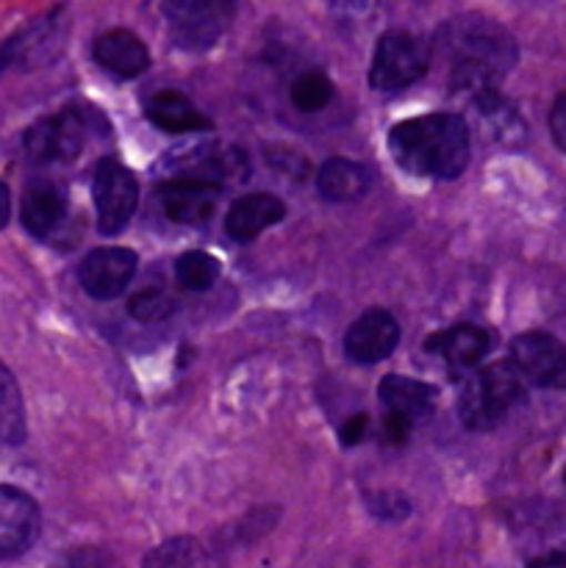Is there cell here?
<instances>
[{
  "label": "cell",
  "instance_id": "cell-9",
  "mask_svg": "<svg viewBox=\"0 0 566 568\" xmlns=\"http://www.w3.org/2000/svg\"><path fill=\"white\" fill-rule=\"evenodd\" d=\"M175 178H192V181L205 183H236L247 178V159L242 150L222 148V144H200L189 148L186 153H178L166 159Z\"/></svg>",
  "mask_w": 566,
  "mask_h": 568
},
{
  "label": "cell",
  "instance_id": "cell-8",
  "mask_svg": "<svg viewBox=\"0 0 566 568\" xmlns=\"http://www.w3.org/2000/svg\"><path fill=\"white\" fill-rule=\"evenodd\" d=\"M511 364L519 369L522 381L538 388H566V347L549 333H522L511 342Z\"/></svg>",
  "mask_w": 566,
  "mask_h": 568
},
{
  "label": "cell",
  "instance_id": "cell-10",
  "mask_svg": "<svg viewBox=\"0 0 566 568\" xmlns=\"http://www.w3.org/2000/svg\"><path fill=\"white\" fill-rule=\"evenodd\" d=\"M400 325L388 311L370 308L350 325L344 336V353L353 364H381L397 349Z\"/></svg>",
  "mask_w": 566,
  "mask_h": 568
},
{
  "label": "cell",
  "instance_id": "cell-19",
  "mask_svg": "<svg viewBox=\"0 0 566 568\" xmlns=\"http://www.w3.org/2000/svg\"><path fill=\"white\" fill-rule=\"evenodd\" d=\"M370 170L350 159H331L316 172V189L331 203H355L370 192Z\"/></svg>",
  "mask_w": 566,
  "mask_h": 568
},
{
  "label": "cell",
  "instance_id": "cell-6",
  "mask_svg": "<svg viewBox=\"0 0 566 568\" xmlns=\"http://www.w3.org/2000/svg\"><path fill=\"white\" fill-rule=\"evenodd\" d=\"M89 133H92V111L70 105L59 114L42 116V120L28 128L26 153L33 161H42V164L72 161L83 150Z\"/></svg>",
  "mask_w": 566,
  "mask_h": 568
},
{
  "label": "cell",
  "instance_id": "cell-15",
  "mask_svg": "<svg viewBox=\"0 0 566 568\" xmlns=\"http://www.w3.org/2000/svg\"><path fill=\"white\" fill-rule=\"evenodd\" d=\"M286 216V205L272 194H244L231 205L225 216L228 236L236 242H253L264 231Z\"/></svg>",
  "mask_w": 566,
  "mask_h": 568
},
{
  "label": "cell",
  "instance_id": "cell-1",
  "mask_svg": "<svg viewBox=\"0 0 566 568\" xmlns=\"http://www.w3.org/2000/svg\"><path fill=\"white\" fill-rule=\"evenodd\" d=\"M436 48L447 61L453 87L469 94L497 89L519 59L514 37L483 14H461L444 22L436 33Z\"/></svg>",
  "mask_w": 566,
  "mask_h": 568
},
{
  "label": "cell",
  "instance_id": "cell-27",
  "mask_svg": "<svg viewBox=\"0 0 566 568\" xmlns=\"http://www.w3.org/2000/svg\"><path fill=\"white\" fill-rule=\"evenodd\" d=\"M366 508L383 521H403L411 514V503L400 491L366 494Z\"/></svg>",
  "mask_w": 566,
  "mask_h": 568
},
{
  "label": "cell",
  "instance_id": "cell-35",
  "mask_svg": "<svg viewBox=\"0 0 566 568\" xmlns=\"http://www.w3.org/2000/svg\"><path fill=\"white\" fill-rule=\"evenodd\" d=\"M564 480H566V471H564Z\"/></svg>",
  "mask_w": 566,
  "mask_h": 568
},
{
  "label": "cell",
  "instance_id": "cell-5",
  "mask_svg": "<svg viewBox=\"0 0 566 568\" xmlns=\"http://www.w3.org/2000/svg\"><path fill=\"white\" fill-rule=\"evenodd\" d=\"M431 70V48L408 31H388L377 39L370 67V87L377 92H400L422 81Z\"/></svg>",
  "mask_w": 566,
  "mask_h": 568
},
{
  "label": "cell",
  "instance_id": "cell-20",
  "mask_svg": "<svg viewBox=\"0 0 566 568\" xmlns=\"http://www.w3.org/2000/svg\"><path fill=\"white\" fill-rule=\"evenodd\" d=\"M144 114L155 128L166 133H189V131H209L211 120L200 114L192 100L183 98L181 92H159L148 100Z\"/></svg>",
  "mask_w": 566,
  "mask_h": 568
},
{
  "label": "cell",
  "instance_id": "cell-30",
  "mask_svg": "<svg viewBox=\"0 0 566 568\" xmlns=\"http://www.w3.org/2000/svg\"><path fill=\"white\" fill-rule=\"evenodd\" d=\"M366 427H370V422H366L364 414H355L350 416L347 422H344L342 433H338V438H342V447H355V444L364 438Z\"/></svg>",
  "mask_w": 566,
  "mask_h": 568
},
{
  "label": "cell",
  "instance_id": "cell-33",
  "mask_svg": "<svg viewBox=\"0 0 566 568\" xmlns=\"http://www.w3.org/2000/svg\"><path fill=\"white\" fill-rule=\"evenodd\" d=\"M527 568H566V552H549L542 558L530 560Z\"/></svg>",
  "mask_w": 566,
  "mask_h": 568
},
{
  "label": "cell",
  "instance_id": "cell-26",
  "mask_svg": "<svg viewBox=\"0 0 566 568\" xmlns=\"http://www.w3.org/2000/svg\"><path fill=\"white\" fill-rule=\"evenodd\" d=\"M50 568H122L111 552L98 547H78L53 560Z\"/></svg>",
  "mask_w": 566,
  "mask_h": 568
},
{
  "label": "cell",
  "instance_id": "cell-7",
  "mask_svg": "<svg viewBox=\"0 0 566 568\" xmlns=\"http://www.w3.org/2000/svg\"><path fill=\"white\" fill-rule=\"evenodd\" d=\"M94 209H98V231L103 236H117L128 227L139 205V183L125 164L114 159L100 161L92 181Z\"/></svg>",
  "mask_w": 566,
  "mask_h": 568
},
{
  "label": "cell",
  "instance_id": "cell-28",
  "mask_svg": "<svg viewBox=\"0 0 566 568\" xmlns=\"http://www.w3.org/2000/svg\"><path fill=\"white\" fill-rule=\"evenodd\" d=\"M411 430H414V425H411L405 416L394 414V410H386V419H383V436H386L388 444H405L408 442Z\"/></svg>",
  "mask_w": 566,
  "mask_h": 568
},
{
  "label": "cell",
  "instance_id": "cell-11",
  "mask_svg": "<svg viewBox=\"0 0 566 568\" xmlns=\"http://www.w3.org/2000/svg\"><path fill=\"white\" fill-rule=\"evenodd\" d=\"M137 272V253L125 247H98L83 258L78 277L89 297L114 300L131 283Z\"/></svg>",
  "mask_w": 566,
  "mask_h": 568
},
{
  "label": "cell",
  "instance_id": "cell-16",
  "mask_svg": "<svg viewBox=\"0 0 566 568\" xmlns=\"http://www.w3.org/2000/svg\"><path fill=\"white\" fill-rule=\"evenodd\" d=\"M20 220L37 239H50L67 220V197L53 183H33L20 203Z\"/></svg>",
  "mask_w": 566,
  "mask_h": 568
},
{
  "label": "cell",
  "instance_id": "cell-24",
  "mask_svg": "<svg viewBox=\"0 0 566 568\" xmlns=\"http://www.w3.org/2000/svg\"><path fill=\"white\" fill-rule=\"evenodd\" d=\"M333 100V83L325 72L311 70L292 83V103L305 114L322 111Z\"/></svg>",
  "mask_w": 566,
  "mask_h": 568
},
{
  "label": "cell",
  "instance_id": "cell-4",
  "mask_svg": "<svg viewBox=\"0 0 566 568\" xmlns=\"http://www.w3.org/2000/svg\"><path fill=\"white\" fill-rule=\"evenodd\" d=\"M166 37L186 53L214 48L236 14V0H155Z\"/></svg>",
  "mask_w": 566,
  "mask_h": 568
},
{
  "label": "cell",
  "instance_id": "cell-25",
  "mask_svg": "<svg viewBox=\"0 0 566 568\" xmlns=\"http://www.w3.org/2000/svg\"><path fill=\"white\" fill-rule=\"evenodd\" d=\"M172 311H175V297L170 292H164L161 286L142 288V292H137L128 300V314L137 322H144V325L166 320Z\"/></svg>",
  "mask_w": 566,
  "mask_h": 568
},
{
  "label": "cell",
  "instance_id": "cell-21",
  "mask_svg": "<svg viewBox=\"0 0 566 568\" xmlns=\"http://www.w3.org/2000/svg\"><path fill=\"white\" fill-rule=\"evenodd\" d=\"M144 568H225V564L194 538H170L144 558Z\"/></svg>",
  "mask_w": 566,
  "mask_h": 568
},
{
  "label": "cell",
  "instance_id": "cell-18",
  "mask_svg": "<svg viewBox=\"0 0 566 568\" xmlns=\"http://www.w3.org/2000/svg\"><path fill=\"white\" fill-rule=\"evenodd\" d=\"M436 388L414 377L388 375L381 381V399L386 410L405 416L414 427L436 410Z\"/></svg>",
  "mask_w": 566,
  "mask_h": 568
},
{
  "label": "cell",
  "instance_id": "cell-22",
  "mask_svg": "<svg viewBox=\"0 0 566 568\" xmlns=\"http://www.w3.org/2000/svg\"><path fill=\"white\" fill-rule=\"evenodd\" d=\"M26 438V405L14 375L0 364V442L22 444Z\"/></svg>",
  "mask_w": 566,
  "mask_h": 568
},
{
  "label": "cell",
  "instance_id": "cell-31",
  "mask_svg": "<svg viewBox=\"0 0 566 568\" xmlns=\"http://www.w3.org/2000/svg\"><path fill=\"white\" fill-rule=\"evenodd\" d=\"M17 44H20V42H17V37L6 39V42L0 44V75H3L9 67L22 64V53H20V48H17Z\"/></svg>",
  "mask_w": 566,
  "mask_h": 568
},
{
  "label": "cell",
  "instance_id": "cell-3",
  "mask_svg": "<svg viewBox=\"0 0 566 568\" xmlns=\"http://www.w3.org/2000/svg\"><path fill=\"white\" fill-rule=\"evenodd\" d=\"M522 397V375L514 364H494L464 383L458 414L469 430L488 433L503 425Z\"/></svg>",
  "mask_w": 566,
  "mask_h": 568
},
{
  "label": "cell",
  "instance_id": "cell-2",
  "mask_svg": "<svg viewBox=\"0 0 566 568\" xmlns=\"http://www.w3.org/2000/svg\"><path fill=\"white\" fill-rule=\"evenodd\" d=\"M388 150L411 175L453 181L469 164V128L458 114L416 116L392 128Z\"/></svg>",
  "mask_w": 566,
  "mask_h": 568
},
{
  "label": "cell",
  "instance_id": "cell-34",
  "mask_svg": "<svg viewBox=\"0 0 566 568\" xmlns=\"http://www.w3.org/2000/svg\"><path fill=\"white\" fill-rule=\"evenodd\" d=\"M9 220H11V194L9 189H6V183L0 181V231L9 225Z\"/></svg>",
  "mask_w": 566,
  "mask_h": 568
},
{
  "label": "cell",
  "instance_id": "cell-14",
  "mask_svg": "<svg viewBox=\"0 0 566 568\" xmlns=\"http://www.w3.org/2000/svg\"><path fill=\"white\" fill-rule=\"evenodd\" d=\"M94 61L117 78H137L150 67V53L142 39L128 28H111L92 44Z\"/></svg>",
  "mask_w": 566,
  "mask_h": 568
},
{
  "label": "cell",
  "instance_id": "cell-32",
  "mask_svg": "<svg viewBox=\"0 0 566 568\" xmlns=\"http://www.w3.org/2000/svg\"><path fill=\"white\" fill-rule=\"evenodd\" d=\"M325 3L342 14H361V11H366L370 0H325Z\"/></svg>",
  "mask_w": 566,
  "mask_h": 568
},
{
  "label": "cell",
  "instance_id": "cell-12",
  "mask_svg": "<svg viewBox=\"0 0 566 568\" xmlns=\"http://www.w3.org/2000/svg\"><path fill=\"white\" fill-rule=\"evenodd\" d=\"M39 536V508L20 488L0 486V560L26 555Z\"/></svg>",
  "mask_w": 566,
  "mask_h": 568
},
{
  "label": "cell",
  "instance_id": "cell-17",
  "mask_svg": "<svg viewBox=\"0 0 566 568\" xmlns=\"http://www.w3.org/2000/svg\"><path fill=\"white\" fill-rule=\"evenodd\" d=\"M488 347H492V338H488V333L483 327L475 325H458L453 331L431 336L425 344V349H431L438 358L447 361L449 369L455 372L475 369L486 358Z\"/></svg>",
  "mask_w": 566,
  "mask_h": 568
},
{
  "label": "cell",
  "instance_id": "cell-13",
  "mask_svg": "<svg viewBox=\"0 0 566 568\" xmlns=\"http://www.w3.org/2000/svg\"><path fill=\"white\" fill-rule=\"evenodd\" d=\"M161 209L178 225H203L220 205V186L192 178H172L159 189Z\"/></svg>",
  "mask_w": 566,
  "mask_h": 568
},
{
  "label": "cell",
  "instance_id": "cell-23",
  "mask_svg": "<svg viewBox=\"0 0 566 568\" xmlns=\"http://www.w3.org/2000/svg\"><path fill=\"white\" fill-rule=\"evenodd\" d=\"M216 277H220V261L214 255L192 250L175 261V281L186 292H209Z\"/></svg>",
  "mask_w": 566,
  "mask_h": 568
},
{
  "label": "cell",
  "instance_id": "cell-29",
  "mask_svg": "<svg viewBox=\"0 0 566 568\" xmlns=\"http://www.w3.org/2000/svg\"><path fill=\"white\" fill-rule=\"evenodd\" d=\"M549 133H553L558 150L566 153V92L555 98L553 111H549Z\"/></svg>",
  "mask_w": 566,
  "mask_h": 568
}]
</instances>
